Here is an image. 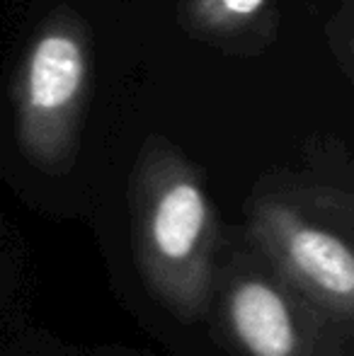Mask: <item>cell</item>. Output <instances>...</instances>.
I'll return each mask as SVG.
<instances>
[{
  "instance_id": "6",
  "label": "cell",
  "mask_w": 354,
  "mask_h": 356,
  "mask_svg": "<svg viewBox=\"0 0 354 356\" xmlns=\"http://www.w3.org/2000/svg\"><path fill=\"white\" fill-rule=\"evenodd\" d=\"M350 56H352V61H354V39H352V54H350Z\"/></svg>"
},
{
  "instance_id": "3",
  "label": "cell",
  "mask_w": 354,
  "mask_h": 356,
  "mask_svg": "<svg viewBox=\"0 0 354 356\" xmlns=\"http://www.w3.org/2000/svg\"><path fill=\"white\" fill-rule=\"evenodd\" d=\"M209 318L236 356H354V330L323 313L248 243L218 262Z\"/></svg>"
},
{
  "instance_id": "4",
  "label": "cell",
  "mask_w": 354,
  "mask_h": 356,
  "mask_svg": "<svg viewBox=\"0 0 354 356\" xmlns=\"http://www.w3.org/2000/svg\"><path fill=\"white\" fill-rule=\"evenodd\" d=\"M90 85V49L83 22L54 13L29 42L15 75V131L22 153L47 172L73 165Z\"/></svg>"
},
{
  "instance_id": "5",
  "label": "cell",
  "mask_w": 354,
  "mask_h": 356,
  "mask_svg": "<svg viewBox=\"0 0 354 356\" xmlns=\"http://www.w3.org/2000/svg\"><path fill=\"white\" fill-rule=\"evenodd\" d=\"M267 8L269 0H184L182 17L197 37L223 42L255 29Z\"/></svg>"
},
{
  "instance_id": "1",
  "label": "cell",
  "mask_w": 354,
  "mask_h": 356,
  "mask_svg": "<svg viewBox=\"0 0 354 356\" xmlns=\"http://www.w3.org/2000/svg\"><path fill=\"white\" fill-rule=\"evenodd\" d=\"M134 262L151 296L179 323L211 313L218 216L204 175L166 138L141 148L129 189Z\"/></svg>"
},
{
  "instance_id": "2",
  "label": "cell",
  "mask_w": 354,
  "mask_h": 356,
  "mask_svg": "<svg viewBox=\"0 0 354 356\" xmlns=\"http://www.w3.org/2000/svg\"><path fill=\"white\" fill-rule=\"evenodd\" d=\"M246 243L354 330V184L311 175L265 179L246 204Z\"/></svg>"
}]
</instances>
